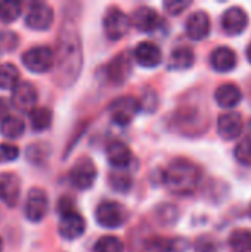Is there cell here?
<instances>
[{"label":"cell","instance_id":"cell-19","mask_svg":"<svg viewBox=\"0 0 251 252\" xmlns=\"http://www.w3.org/2000/svg\"><path fill=\"white\" fill-rule=\"evenodd\" d=\"M210 65L217 72H229L237 65V55L228 46H220L212 52Z\"/></svg>","mask_w":251,"mask_h":252},{"label":"cell","instance_id":"cell-8","mask_svg":"<svg viewBox=\"0 0 251 252\" xmlns=\"http://www.w3.org/2000/svg\"><path fill=\"white\" fill-rule=\"evenodd\" d=\"M47 210H49V199L46 192L40 188H33L27 195L25 208H24L25 217L33 223H38L46 217Z\"/></svg>","mask_w":251,"mask_h":252},{"label":"cell","instance_id":"cell-13","mask_svg":"<svg viewBox=\"0 0 251 252\" xmlns=\"http://www.w3.org/2000/svg\"><path fill=\"white\" fill-rule=\"evenodd\" d=\"M130 24L142 32H151L161 25V16L155 9L149 6H142L133 12Z\"/></svg>","mask_w":251,"mask_h":252},{"label":"cell","instance_id":"cell-6","mask_svg":"<svg viewBox=\"0 0 251 252\" xmlns=\"http://www.w3.org/2000/svg\"><path fill=\"white\" fill-rule=\"evenodd\" d=\"M96 176H98L96 165L87 157H83V158L77 159L75 164H74V167L70 171V180H71V183L77 189H80V190L90 189L93 186L95 180H96Z\"/></svg>","mask_w":251,"mask_h":252},{"label":"cell","instance_id":"cell-16","mask_svg":"<svg viewBox=\"0 0 251 252\" xmlns=\"http://www.w3.org/2000/svg\"><path fill=\"white\" fill-rule=\"evenodd\" d=\"M133 55H135L136 62L143 68H155L161 63V59H163V53H161L160 47L151 41L139 43L136 46Z\"/></svg>","mask_w":251,"mask_h":252},{"label":"cell","instance_id":"cell-30","mask_svg":"<svg viewBox=\"0 0 251 252\" xmlns=\"http://www.w3.org/2000/svg\"><path fill=\"white\" fill-rule=\"evenodd\" d=\"M49 155H50V148L46 143H43V142L33 143V145H30L27 148V158L33 164H41V162H44Z\"/></svg>","mask_w":251,"mask_h":252},{"label":"cell","instance_id":"cell-40","mask_svg":"<svg viewBox=\"0 0 251 252\" xmlns=\"http://www.w3.org/2000/svg\"><path fill=\"white\" fill-rule=\"evenodd\" d=\"M250 216H251V205H250Z\"/></svg>","mask_w":251,"mask_h":252},{"label":"cell","instance_id":"cell-39","mask_svg":"<svg viewBox=\"0 0 251 252\" xmlns=\"http://www.w3.org/2000/svg\"><path fill=\"white\" fill-rule=\"evenodd\" d=\"M0 252H3V239L0 238Z\"/></svg>","mask_w":251,"mask_h":252},{"label":"cell","instance_id":"cell-12","mask_svg":"<svg viewBox=\"0 0 251 252\" xmlns=\"http://www.w3.org/2000/svg\"><path fill=\"white\" fill-rule=\"evenodd\" d=\"M37 90L30 81H19L12 89V105L19 111H31L37 102Z\"/></svg>","mask_w":251,"mask_h":252},{"label":"cell","instance_id":"cell-21","mask_svg":"<svg viewBox=\"0 0 251 252\" xmlns=\"http://www.w3.org/2000/svg\"><path fill=\"white\" fill-rule=\"evenodd\" d=\"M108 162L115 168H126L132 162V151L123 142H112L107 148Z\"/></svg>","mask_w":251,"mask_h":252},{"label":"cell","instance_id":"cell-28","mask_svg":"<svg viewBox=\"0 0 251 252\" xmlns=\"http://www.w3.org/2000/svg\"><path fill=\"white\" fill-rule=\"evenodd\" d=\"M22 12L21 3L13 1V0H7V1H1L0 3V21L4 24L13 22L19 18Z\"/></svg>","mask_w":251,"mask_h":252},{"label":"cell","instance_id":"cell-9","mask_svg":"<svg viewBox=\"0 0 251 252\" xmlns=\"http://www.w3.org/2000/svg\"><path fill=\"white\" fill-rule=\"evenodd\" d=\"M59 216H61V219H59L58 232H59V235L64 239L74 241V239H78L84 233L86 221H84V219L75 210L62 213Z\"/></svg>","mask_w":251,"mask_h":252},{"label":"cell","instance_id":"cell-3","mask_svg":"<svg viewBox=\"0 0 251 252\" xmlns=\"http://www.w3.org/2000/svg\"><path fill=\"white\" fill-rule=\"evenodd\" d=\"M95 219L101 227L117 229V227H121L127 221L129 213L124 208V205L115 201H104L98 205Z\"/></svg>","mask_w":251,"mask_h":252},{"label":"cell","instance_id":"cell-36","mask_svg":"<svg viewBox=\"0 0 251 252\" xmlns=\"http://www.w3.org/2000/svg\"><path fill=\"white\" fill-rule=\"evenodd\" d=\"M111 183L115 188V190H127L132 180H130V177L127 174H121V173L115 174V173H112L111 174Z\"/></svg>","mask_w":251,"mask_h":252},{"label":"cell","instance_id":"cell-5","mask_svg":"<svg viewBox=\"0 0 251 252\" xmlns=\"http://www.w3.org/2000/svg\"><path fill=\"white\" fill-rule=\"evenodd\" d=\"M130 27H132L130 18L118 7H111L107 12V15L104 16L105 35L112 41H117V40L123 38L129 32Z\"/></svg>","mask_w":251,"mask_h":252},{"label":"cell","instance_id":"cell-25","mask_svg":"<svg viewBox=\"0 0 251 252\" xmlns=\"http://www.w3.org/2000/svg\"><path fill=\"white\" fill-rule=\"evenodd\" d=\"M24 130H25V124L18 117L9 115L0 124V131L7 139H18V137H21L24 134Z\"/></svg>","mask_w":251,"mask_h":252},{"label":"cell","instance_id":"cell-34","mask_svg":"<svg viewBox=\"0 0 251 252\" xmlns=\"http://www.w3.org/2000/svg\"><path fill=\"white\" fill-rule=\"evenodd\" d=\"M195 252H219V245L215 239L209 236H203L195 242Z\"/></svg>","mask_w":251,"mask_h":252},{"label":"cell","instance_id":"cell-17","mask_svg":"<svg viewBox=\"0 0 251 252\" xmlns=\"http://www.w3.org/2000/svg\"><path fill=\"white\" fill-rule=\"evenodd\" d=\"M132 72V56L129 52H121L120 55H117L108 65V78L115 83V84H121L124 83L129 75Z\"/></svg>","mask_w":251,"mask_h":252},{"label":"cell","instance_id":"cell-4","mask_svg":"<svg viewBox=\"0 0 251 252\" xmlns=\"http://www.w3.org/2000/svg\"><path fill=\"white\" fill-rule=\"evenodd\" d=\"M22 63L24 66L34 74H43L52 69L55 63V55L52 49L46 46H37L31 47L22 55Z\"/></svg>","mask_w":251,"mask_h":252},{"label":"cell","instance_id":"cell-35","mask_svg":"<svg viewBox=\"0 0 251 252\" xmlns=\"http://www.w3.org/2000/svg\"><path fill=\"white\" fill-rule=\"evenodd\" d=\"M191 6V1H180V0H170V1H164V9L170 13V15H179L182 13L186 7Z\"/></svg>","mask_w":251,"mask_h":252},{"label":"cell","instance_id":"cell-27","mask_svg":"<svg viewBox=\"0 0 251 252\" xmlns=\"http://www.w3.org/2000/svg\"><path fill=\"white\" fill-rule=\"evenodd\" d=\"M189 247V242L183 238L175 239H155L154 248L158 252H185Z\"/></svg>","mask_w":251,"mask_h":252},{"label":"cell","instance_id":"cell-20","mask_svg":"<svg viewBox=\"0 0 251 252\" xmlns=\"http://www.w3.org/2000/svg\"><path fill=\"white\" fill-rule=\"evenodd\" d=\"M215 99L222 108H234L243 100L241 89L234 83H225L219 86L215 92Z\"/></svg>","mask_w":251,"mask_h":252},{"label":"cell","instance_id":"cell-29","mask_svg":"<svg viewBox=\"0 0 251 252\" xmlns=\"http://www.w3.org/2000/svg\"><path fill=\"white\" fill-rule=\"evenodd\" d=\"M124 244L117 236H102L96 241L93 252H123Z\"/></svg>","mask_w":251,"mask_h":252},{"label":"cell","instance_id":"cell-15","mask_svg":"<svg viewBox=\"0 0 251 252\" xmlns=\"http://www.w3.org/2000/svg\"><path fill=\"white\" fill-rule=\"evenodd\" d=\"M243 118L238 112H228L217 120V133L225 140H235L243 133Z\"/></svg>","mask_w":251,"mask_h":252},{"label":"cell","instance_id":"cell-38","mask_svg":"<svg viewBox=\"0 0 251 252\" xmlns=\"http://www.w3.org/2000/svg\"><path fill=\"white\" fill-rule=\"evenodd\" d=\"M246 55H247V59H249V62L251 63V43L249 44V47H247V52H246Z\"/></svg>","mask_w":251,"mask_h":252},{"label":"cell","instance_id":"cell-1","mask_svg":"<svg viewBox=\"0 0 251 252\" xmlns=\"http://www.w3.org/2000/svg\"><path fill=\"white\" fill-rule=\"evenodd\" d=\"M81 68V47L78 34L65 28L59 37L58 74L59 84H70L75 80Z\"/></svg>","mask_w":251,"mask_h":252},{"label":"cell","instance_id":"cell-2","mask_svg":"<svg viewBox=\"0 0 251 252\" xmlns=\"http://www.w3.org/2000/svg\"><path fill=\"white\" fill-rule=\"evenodd\" d=\"M163 180L172 193L183 196L197 189L201 180V171L194 162L185 158H176L164 170Z\"/></svg>","mask_w":251,"mask_h":252},{"label":"cell","instance_id":"cell-23","mask_svg":"<svg viewBox=\"0 0 251 252\" xmlns=\"http://www.w3.org/2000/svg\"><path fill=\"white\" fill-rule=\"evenodd\" d=\"M28 117L31 127L36 131H44L52 124V111L44 106H34L28 112Z\"/></svg>","mask_w":251,"mask_h":252},{"label":"cell","instance_id":"cell-18","mask_svg":"<svg viewBox=\"0 0 251 252\" xmlns=\"http://www.w3.org/2000/svg\"><path fill=\"white\" fill-rule=\"evenodd\" d=\"M21 193V180L16 174L1 173L0 174V201L9 207H13Z\"/></svg>","mask_w":251,"mask_h":252},{"label":"cell","instance_id":"cell-33","mask_svg":"<svg viewBox=\"0 0 251 252\" xmlns=\"http://www.w3.org/2000/svg\"><path fill=\"white\" fill-rule=\"evenodd\" d=\"M18 44V35L10 31L0 32V50L1 52H10L16 49Z\"/></svg>","mask_w":251,"mask_h":252},{"label":"cell","instance_id":"cell-24","mask_svg":"<svg viewBox=\"0 0 251 252\" xmlns=\"http://www.w3.org/2000/svg\"><path fill=\"white\" fill-rule=\"evenodd\" d=\"M229 250L231 252H251V230L237 229L229 236Z\"/></svg>","mask_w":251,"mask_h":252},{"label":"cell","instance_id":"cell-22","mask_svg":"<svg viewBox=\"0 0 251 252\" xmlns=\"http://www.w3.org/2000/svg\"><path fill=\"white\" fill-rule=\"evenodd\" d=\"M195 62V55L194 50L188 46H180L176 47L172 55H170V62H169V68L170 69H178V71H183L188 69L194 65Z\"/></svg>","mask_w":251,"mask_h":252},{"label":"cell","instance_id":"cell-31","mask_svg":"<svg viewBox=\"0 0 251 252\" xmlns=\"http://www.w3.org/2000/svg\"><path fill=\"white\" fill-rule=\"evenodd\" d=\"M235 158L243 165H251V136L244 137L235 146Z\"/></svg>","mask_w":251,"mask_h":252},{"label":"cell","instance_id":"cell-26","mask_svg":"<svg viewBox=\"0 0 251 252\" xmlns=\"http://www.w3.org/2000/svg\"><path fill=\"white\" fill-rule=\"evenodd\" d=\"M19 83V71L12 63L0 65V89L12 90Z\"/></svg>","mask_w":251,"mask_h":252},{"label":"cell","instance_id":"cell-7","mask_svg":"<svg viewBox=\"0 0 251 252\" xmlns=\"http://www.w3.org/2000/svg\"><path fill=\"white\" fill-rule=\"evenodd\" d=\"M141 109V102L136 97L132 96H123L115 99L111 105H109V117L112 118V121L115 124L120 126H126L129 124L135 115L139 112Z\"/></svg>","mask_w":251,"mask_h":252},{"label":"cell","instance_id":"cell-37","mask_svg":"<svg viewBox=\"0 0 251 252\" xmlns=\"http://www.w3.org/2000/svg\"><path fill=\"white\" fill-rule=\"evenodd\" d=\"M9 112H10V103L4 97H0V120L3 121L6 117H9Z\"/></svg>","mask_w":251,"mask_h":252},{"label":"cell","instance_id":"cell-32","mask_svg":"<svg viewBox=\"0 0 251 252\" xmlns=\"http://www.w3.org/2000/svg\"><path fill=\"white\" fill-rule=\"evenodd\" d=\"M19 157V148L13 143H0V162H12Z\"/></svg>","mask_w":251,"mask_h":252},{"label":"cell","instance_id":"cell-11","mask_svg":"<svg viewBox=\"0 0 251 252\" xmlns=\"http://www.w3.org/2000/svg\"><path fill=\"white\" fill-rule=\"evenodd\" d=\"M247 25L249 15L240 6L229 7L222 15V28L228 35H240L241 32H244Z\"/></svg>","mask_w":251,"mask_h":252},{"label":"cell","instance_id":"cell-10","mask_svg":"<svg viewBox=\"0 0 251 252\" xmlns=\"http://www.w3.org/2000/svg\"><path fill=\"white\" fill-rule=\"evenodd\" d=\"M53 9L46 3H34L31 4L27 16L25 24L28 28L36 31H44L47 30L53 22Z\"/></svg>","mask_w":251,"mask_h":252},{"label":"cell","instance_id":"cell-14","mask_svg":"<svg viewBox=\"0 0 251 252\" xmlns=\"http://www.w3.org/2000/svg\"><path fill=\"white\" fill-rule=\"evenodd\" d=\"M185 30L189 38L197 40V41L204 40L210 34V30H212L210 16L204 10H197L191 13L186 19Z\"/></svg>","mask_w":251,"mask_h":252}]
</instances>
